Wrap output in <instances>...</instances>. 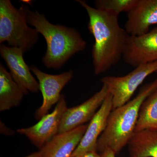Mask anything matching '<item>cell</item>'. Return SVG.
I'll list each match as a JSON object with an SVG mask.
<instances>
[{
  "instance_id": "obj_1",
  "label": "cell",
  "mask_w": 157,
  "mask_h": 157,
  "mask_svg": "<svg viewBox=\"0 0 157 157\" xmlns=\"http://www.w3.org/2000/svg\"><path fill=\"white\" fill-rule=\"evenodd\" d=\"M76 2L87 12L88 28L94 38L92 57L95 74H103L122 59L130 35L120 25L118 16L93 8L85 1Z\"/></svg>"
},
{
  "instance_id": "obj_2",
  "label": "cell",
  "mask_w": 157,
  "mask_h": 157,
  "mask_svg": "<svg viewBox=\"0 0 157 157\" xmlns=\"http://www.w3.org/2000/svg\"><path fill=\"white\" fill-rule=\"evenodd\" d=\"M28 22L46 41L47 49L42 62L48 69H60L73 56L86 48L87 43L77 30L53 24L37 10H29Z\"/></svg>"
},
{
  "instance_id": "obj_3",
  "label": "cell",
  "mask_w": 157,
  "mask_h": 157,
  "mask_svg": "<svg viewBox=\"0 0 157 157\" xmlns=\"http://www.w3.org/2000/svg\"><path fill=\"white\" fill-rule=\"evenodd\" d=\"M157 87V78L144 86L134 99L113 109L107 126L98 139L97 151L109 148L116 155L120 152L135 133L138 115L144 101Z\"/></svg>"
},
{
  "instance_id": "obj_4",
  "label": "cell",
  "mask_w": 157,
  "mask_h": 157,
  "mask_svg": "<svg viewBox=\"0 0 157 157\" xmlns=\"http://www.w3.org/2000/svg\"><path fill=\"white\" fill-rule=\"evenodd\" d=\"M30 10L27 5L17 9L10 0L0 1V44L7 42L11 47L22 49L24 53L37 44L39 33L28 25Z\"/></svg>"
},
{
  "instance_id": "obj_5",
  "label": "cell",
  "mask_w": 157,
  "mask_h": 157,
  "mask_svg": "<svg viewBox=\"0 0 157 157\" xmlns=\"http://www.w3.org/2000/svg\"><path fill=\"white\" fill-rule=\"evenodd\" d=\"M157 72V61L140 65L124 76H106L101 78V82L112 95L113 109L129 102L147 77Z\"/></svg>"
},
{
  "instance_id": "obj_6",
  "label": "cell",
  "mask_w": 157,
  "mask_h": 157,
  "mask_svg": "<svg viewBox=\"0 0 157 157\" xmlns=\"http://www.w3.org/2000/svg\"><path fill=\"white\" fill-rule=\"evenodd\" d=\"M29 67L38 79L39 90L43 98L42 105L35 113V118L39 120L48 114L54 105L57 104L61 97L62 90L73 78L74 73L70 70L61 74L52 75L43 72L33 65Z\"/></svg>"
},
{
  "instance_id": "obj_7",
  "label": "cell",
  "mask_w": 157,
  "mask_h": 157,
  "mask_svg": "<svg viewBox=\"0 0 157 157\" xmlns=\"http://www.w3.org/2000/svg\"><path fill=\"white\" fill-rule=\"evenodd\" d=\"M67 108L65 96L62 94L52 112L42 117L34 125L17 129V132L27 137L39 149L58 134L62 118Z\"/></svg>"
},
{
  "instance_id": "obj_8",
  "label": "cell",
  "mask_w": 157,
  "mask_h": 157,
  "mask_svg": "<svg viewBox=\"0 0 157 157\" xmlns=\"http://www.w3.org/2000/svg\"><path fill=\"white\" fill-rule=\"evenodd\" d=\"M24 52L17 47H9L0 44V55L6 62L10 73L25 94L36 93L39 90L38 81L32 75L29 67L23 57Z\"/></svg>"
},
{
  "instance_id": "obj_9",
  "label": "cell",
  "mask_w": 157,
  "mask_h": 157,
  "mask_svg": "<svg viewBox=\"0 0 157 157\" xmlns=\"http://www.w3.org/2000/svg\"><path fill=\"white\" fill-rule=\"evenodd\" d=\"M123 59L134 67L157 61V28L146 34L129 36Z\"/></svg>"
},
{
  "instance_id": "obj_10",
  "label": "cell",
  "mask_w": 157,
  "mask_h": 157,
  "mask_svg": "<svg viewBox=\"0 0 157 157\" xmlns=\"http://www.w3.org/2000/svg\"><path fill=\"white\" fill-rule=\"evenodd\" d=\"M109 94L106 86L86 101L78 106L68 108L65 111L59 133H64L84 125L94 116Z\"/></svg>"
},
{
  "instance_id": "obj_11",
  "label": "cell",
  "mask_w": 157,
  "mask_h": 157,
  "mask_svg": "<svg viewBox=\"0 0 157 157\" xmlns=\"http://www.w3.org/2000/svg\"><path fill=\"white\" fill-rule=\"evenodd\" d=\"M112 109V97L109 92L101 107L90 121L80 143L71 157L77 156L91 151H98V139L106 128L108 117Z\"/></svg>"
},
{
  "instance_id": "obj_12",
  "label": "cell",
  "mask_w": 157,
  "mask_h": 157,
  "mask_svg": "<svg viewBox=\"0 0 157 157\" xmlns=\"http://www.w3.org/2000/svg\"><path fill=\"white\" fill-rule=\"evenodd\" d=\"M127 14L125 29L130 36H142L157 25V0H137Z\"/></svg>"
},
{
  "instance_id": "obj_13",
  "label": "cell",
  "mask_w": 157,
  "mask_h": 157,
  "mask_svg": "<svg viewBox=\"0 0 157 157\" xmlns=\"http://www.w3.org/2000/svg\"><path fill=\"white\" fill-rule=\"evenodd\" d=\"M88 124L57 134L39 149L41 157H71L80 143Z\"/></svg>"
},
{
  "instance_id": "obj_14",
  "label": "cell",
  "mask_w": 157,
  "mask_h": 157,
  "mask_svg": "<svg viewBox=\"0 0 157 157\" xmlns=\"http://www.w3.org/2000/svg\"><path fill=\"white\" fill-rule=\"evenodd\" d=\"M25 95L2 64L0 63V111L17 107Z\"/></svg>"
},
{
  "instance_id": "obj_15",
  "label": "cell",
  "mask_w": 157,
  "mask_h": 157,
  "mask_svg": "<svg viewBox=\"0 0 157 157\" xmlns=\"http://www.w3.org/2000/svg\"><path fill=\"white\" fill-rule=\"evenodd\" d=\"M128 145L130 157H157V130L135 132Z\"/></svg>"
},
{
  "instance_id": "obj_16",
  "label": "cell",
  "mask_w": 157,
  "mask_h": 157,
  "mask_svg": "<svg viewBox=\"0 0 157 157\" xmlns=\"http://www.w3.org/2000/svg\"><path fill=\"white\" fill-rule=\"evenodd\" d=\"M145 129L157 130V87L141 104L135 132Z\"/></svg>"
},
{
  "instance_id": "obj_17",
  "label": "cell",
  "mask_w": 157,
  "mask_h": 157,
  "mask_svg": "<svg viewBox=\"0 0 157 157\" xmlns=\"http://www.w3.org/2000/svg\"><path fill=\"white\" fill-rule=\"evenodd\" d=\"M137 0H97L95 8L118 16L122 12L128 13Z\"/></svg>"
},
{
  "instance_id": "obj_18",
  "label": "cell",
  "mask_w": 157,
  "mask_h": 157,
  "mask_svg": "<svg viewBox=\"0 0 157 157\" xmlns=\"http://www.w3.org/2000/svg\"><path fill=\"white\" fill-rule=\"evenodd\" d=\"M75 157H101V155L98 153V151H91L86 152L80 155Z\"/></svg>"
},
{
  "instance_id": "obj_19",
  "label": "cell",
  "mask_w": 157,
  "mask_h": 157,
  "mask_svg": "<svg viewBox=\"0 0 157 157\" xmlns=\"http://www.w3.org/2000/svg\"><path fill=\"white\" fill-rule=\"evenodd\" d=\"M101 157H115L116 154L112 150L109 148H106L101 153Z\"/></svg>"
},
{
  "instance_id": "obj_20",
  "label": "cell",
  "mask_w": 157,
  "mask_h": 157,
  "mask_svg": "<svg viewBox=\"0 0 157 157\" xmlns=\"http://www.w3.org/2000/svg\"><path fill=\"white\" fill-rule=\"evenodd\" d=\"M25 157H41V154L40 151H38L32 153L31 154L28 155Z\"/></svg>"
},
{
  "instance_id": "obj_21",
  "label": "cell",
  "mask_w": 157,
  "mask_h": 157,
  "mask_svg": "<svg viewBox=\"0 0 157 157\" xmlns=\"http://www.w3.org/2000/svg\"></svg>"
}]
</instances>
